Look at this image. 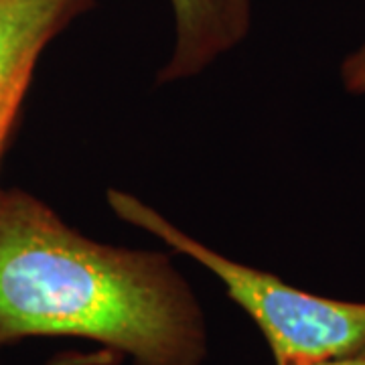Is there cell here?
<instances>
[{"mask_svg":"<svg viewBox=\"0 0 365 365\" xmlns=\"http://www.w3.org/2000/svg\"><path fill=\"white\" fill-rule=\"evenodd\" d=\"M175 19V47L158 83L195 78L220 55L235 47L227 23V0H169Z\"/></svg>","mask_w":365,"mask_h":365,"instance_id":"obj_4","label":"cell"},{"mask_svg":"<svg viewBox=\"0 0 365 365\" xmlns=\"http://www.w3.org/2000/svg\"><path fill=\"white\" fill-rule=\"evenodd\" d=\"M124 361L118 353L110 349H98V351L81 353V351H66L59 353L57 357L49 359L45 365H120Z\"/></svg>","mask_w":365,"mask_h":365,"instance_id":"obj_6","label":"cell"},{"mask_svg":"<svg viewBox=\"0 0 365 365\" xmlns=\"http://www.w3.org/2000/svg\"><path fill=\"white\" fill-rule=\"evenodd\" d=\"M96 0H0V163L41 55Z\"/></svg>","mask_w":365,"mask_h":365,"instance_id":"obj_3","label":"cell"},{"mask_svg":"<svg viewBox=\"0 0 365 365\" xmlns=\"http://www.w3.org/2000/svg\"><path fill=\"white\" fill-rule=\"evenodd\" d=\"M317 365H365V357H353V359H337V361H325Z\"/></svg>","mask_w":365,"mask_h":365,"instance_id":"obj_8","label":"cell"},{"mask_svg":"<svg viewBox=\"0 0 365 365\" xmlns=\"http://www.w3.org/2000/svg\"><path fill=\"white\" fill-rule=\"evenodd\" d=\"M341 83L353 96H365V43L341 63Z\"/></svg>","mask_w":365,"mask_h":365,"instance_id":"obj_5","label":"cell"},{"mask_svg":"<svg viewBox=\"0 0 365 365\" xmlns=\"http://www.w3.org/2000/svg\"><path fill=\"white\" fill-rule=\"evenodd\" d=\"M227 23L235 45L248 35L252 23V0H227Z\"/></svg>","mask_w":365,"mask_h":365,"instance_id":"obj_7","label":"cell"},{"mask_svg":"<svg viewBox=\"0 0 365 365\" xmlns=\"http://www.w3.org/2000/svg\"><path fill=\"white\" fill-rule=\"evenodd\" d=\"M106 197L122 222L153 234L213 274L227 297L260 329L276 365L365 357V302L313 294L274 274L232 260L126 191L108 189Z\"/></svg>","mask_w":365,"mask_h":365,"instance_id":"obj_2","label":"cell"},{"mask_svg":"<svg viewBox=\"0 0 365 365\" xmlns=\"http://www.w3.org/2000/svg\"><path fill=\"white\" fill-rule=\"evenodd\" d=\"M93 341L132 365H203L205 313L167 254L90 240L45 201L0 189V351Z\"/></svg>","mask_w":365,"mask_h":365,"instance_id":"obj_1","label":"cell"}]
</instances>
